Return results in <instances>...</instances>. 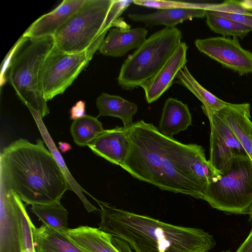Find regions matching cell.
Instances as JSON below:
<instances>
[{"label":"cell","mask_w":252,"mask_h":252,"mask_svg":"<svg viewBox=\"0 0 252 252\" xmlns=\"http://www.w3.org/2000/svg\"><path fill=\"white\" fill-rule=\"evenodd\" d=\"M35 252H83L66 236L44 225L32 230Z\"/></svg>","instance_id":"cell-21"},{"label":"cell","mask_w":252,"mask_h":252,"mask_svg":"<svg viewBox=\"0 0 252 252\" xmlns=\"http://www.w3.org/2000/svg\"><path fill=\"white\" fill-rule=\"evenodd\" d=\"M104 130L97 117L89 115L74 120L70 126L74 142L79 146H88Z\"/></svg>","instance_id":"cell-25"},{"label":"cell","mask_w":252,"mask_h":252,"mask_svg":"<svg viewBox=\"0 0 252 252\" xmlns=\"http://www.w3.org/2000/svg\"><path fill=\"white\" fill-rule=\"evenodd\" d=\"M94 54L88 49L75 54L66 53L55 45L40 66L39 83L45 100L62 94L87 66Z\"/></svg>","instance_id":"cell-8"},{"label":"cell","mask_w":252,"mask_h":252,"mask_svg":"<svg viewBox=\"0 0 252 252\" xmlns=\"http://www.w3.org/2000/svg\"><path fill=\"white\" fill-rule=\"evenodd\" d=\"M65 234L83 252H134L126 242L99 228L80 226Z\"/></svg>","instance_id":"cell-12"},{"label":"cell","mask_w":252,"mask_h":252,"mask_svg":"<svg viewBox=\"0 0 252 252\" xmlns=\"http://www.w3.org/2000/svg\"><path fill=\"white\" fill-rule=\"evenodd\" d=\"M16 194L0 175V252H25Z\"/></svg>","instance_id":"cell-11"},{"label":"cell","mask_w":252,"mask_h":252,"mask_svg":"<svg viewBox=\"0 0 252 252\" xmlns=\"http://www.w3.org/2000/svg\"><path fill=\"white\" fill-rule=\"evenodd\" d=\"M194 43L200 52L240 75L252 73V52L242 48L237 37L197 39Z\"/></svg>","instance_id":"cell-10"},{"label":"cell","mask_w":252,"mask_h":252,"mask_svg":"<svg viewBox=\"0 0 252 252\" xmlns=\"http://www.w3.org/2000/svg\"><path fill=\"white\" fill-rule=\"evenodd\" d=\"M133 1L125 0H114L98 37L101 35L105 36L108 29L111 27L114 26L115 23L118 20L120 16L133 3Z\"/></svg>","instance_id":"cell-27"},{"label":"cell","mask_w":252,"mask_h":252,"mask_svg":"<svg viewBox=\"0 0 252 252\" xmlns=\"http://www.w3.org/2000/svg\"><path fill=\"white\" fill-rule=\"evenodd\" d=\"M206 12L199 9L170 8L158 9L150 13H130L127 16L131 21L143 23L148 27L164 25L167 28H175L185 21L206 17Z\"/></svg>","instance_id":"cell-18"},{"label":"cell","mask_w":252,"mask_h":252,"mask_svg":"<svg viewBox=\"0 0 252 252\" xmlns=\"http://www.w3.org/2000/svg\"><path fill=\"white\" fill-rule=\"evenodd\" d=\"M59 148L62 153H66L71 149V145L66 142H59Z\"/></svg>","instance_id":"cell-31"},{"label":"cell","mask_w":252,"mask_h":252,"mask_svg":"<svg viewBox=\"0 0 252 252\" xmlns=\"http://www.w3.org/2000/svg\"><path fill=\"white\" fill-rule=\"evenodd\" d=\"M96 105L99 111L97 118L100 116L119 118L125 127H130L133 124V116L138 110L135 103L119 95L104 93L97 98Z\"/></svg>","instance_id":"cell-22"},{"label":"cell","mask_w":252,"mask_h":252,"mask_svg":"<svg viewBox=\"0 0 252 252\" xmlns=\"http://www.w3.org/2000/svg\"><path fill=\"white\" fill-rule=\"evenodd\" d=\"M147 30L143 28L130 29L127 25L112 28L99 48L104 56L120 57L138 48L146 39Z\"/></svg>","instance_id":"cell-15"},{"label":"cell","mask_w":252,"mask_h":252,"mask_svg":"<svg viewBox=\"0 0 252 252\" xmlns=\"http://www.w3.org/2000/svg\"><path fill=\"white\" fill-rule=\"evenodd\" d=\"M25 252H35L34 249H26L25 250Z\"/></svg>","instance_id":"cell-33"},{"label":"cell","mask_w":252,"mask_h":252,"mask_svg":"<svg viewBox=\"0 0 252 252\" xmlns=\"http://www.w3.org/2000/svg\"><path fill=\"white\" fill-rule=\"evenodd\" d=\"M55 45L54 36L31 37L22 35L1 65V85L7 79L17 95L43 118L49 113L47 101L39 83V71L47 55Z\"/></svg>","instance_id":"cell-4"},{"label":"cell","mask_w":252,"mask_h":252,"mask_svg":"<svg viewBox=\"0 0 252 252\" xmlns=\"http://www.w3.org/2000/svg\"><path fill=\"white\" fill-rule=\"evenodd\" d=\"M177 28L165 27L152 34L124 62L118 77L122 89L142 87L164 65L182 42Z\"/></svg>","instance_id":"cell-5"},{"label":"cell","mask_w":252,"mask_h":252,"mask_svg":"<svg viewBox=\"0 0 252 252\" xmlns=\"http://www.w3.org/2000/svg\"><path fill=\"white\" fill-rule=\"evenodd\" d=\"M177 82L190 91L202 103L204 108L217 112L228 105L225 102L211 93L201 86L189 72L185 65L178 73Z\"/></svg>","instance_id":"cell-23"},{"label":"cell","mask_w":252,"mask_h":252,"mask_svg":"<svg viewBox=\"0 0 252 252\" xmlns=\"http://www.w3.org/2000/svg\"><path fill=\"white\" fill-rule=\"evenodd\" d=\"M86 0H63L52 11L36 20L23 34L31 37L54 36L58 29L76 12Z\"/></svg>","instance_id":"cell-16"},{"label":"cell","mask_w":252,"mask_h":252,"mask_svg":"<svg viewBox=\"0 0 252 252\" xmlns=\"http://www.w3.org/2000/svg\"><path fill=\"white\" fill-rule=\"evenodd\" d=\"M217 112L230 127L252 160V121L250 104L229 103Z\"/></svg>","instance_id":"cell-17"},{"label":"cell","mask_w":252,"mask_h":252,"mask_svg":"<svg viewBox=\"0 0 252 252\" xmlns=\"http://www.w3.org/2000/svg\"><path fill=\"white\" fill-rule=\"evenodd\" d=\"M236 252H252V228L247 238Z\"/></svg>","instance_id":"cell-30"},{"label":"cell","mask_w":252,"mask_h":252,"mask_svg":"<svg viewBox=\"0 0 252 252\" xmlns=\"http://www.w3.org/2000/svg\"><path fill=\"white\" fill-rule=\"evenodd\" d=\"M44 143L40 139L34 144L20 138L0 154V175L26 204L60 201L66 190H72Z\"/></svg>","instance_id":"cell-3"},{"label":"cell","mask_w":252,"mask_h":252,"mask_svg":"<svg viewBox=\"0 0 252 252\" xmlns=\"http://www.w3.org/2000/svg\"><path fill=\"white\" fill-rule=\"evenodd\" d=\"M208 13L230 19L252 29V14L206 10Z\"/></svg>","instance_id":"cell-28"},{"label":"cell","mask_w":252,"mask_h":252,"mask_svg":"<svg viewBox=\"0 0 252 252\" xmlns=\"http://www.w3.org/2000/svg\"><path fill=\"white\" fill-rule=\"evenodd\" d=\"M222 252H229V251H223Z\"/></svg>","instance_id":"cell-34"},{"label":"cell","mask_w":252,"mask_h":252,"mask_svg":"<svg viewBox=\"0 0 252 252\" xmlns=\"http://www.w3.org/2000/svg\"><path fill=\"white\" fill-rule=\"evenodd\" d=\"M191 121L188 105L177 98L170 97L164 103L158 130L163 135L173 138L174 134L187 129Z\"/></svg>","instance_id":"cell-19"},{"label":"cell","mask_w":252,"mask_h":252,"mask_svg":"<svg viewBox=\"0 0 252 252\" xmlns=\"http://www.w3.org/2000/svg\"><path fill=\"white\" fill-rule=\"evenodd\" d=\"M129 127L116 126L104 130L88 146L96 155L121 166L130 150Z\"/></svg>","instance_id":"cell-13"},{"label":"cell","mask_w":252,"mask_h":252,"mask_svg":"<svg viewBox=\"0 0 252 252\" xmlns=\"http://www.w3.org/2000/svg\"><path fill=\"white\" fill-rule=\"evenodd\" d=\"M206 22L213 32L223 36H232L243 38L252 29L230 19L206 12Z\"/></svg>","instance_id":"cell-26"},{"label":"cell","mask_w":252,"mask_h":252,"mask_svg":"<svg viewBox=\"0 0 252 252\" xmlns=\"http://www.w3.org/2000/svg\"><path fill=\"white\" fill-rule=\"evenodd\" d=\"M114 0H86L58 29L55 45L69 54L87 50L99 36Z\"/></svg>","instance_id":"cell-7"},{"label":"cell","mask_w":252,"mask_h":252,"mask_svg":"<svg viewBox=\"0 0 252 252\" xmlns=\"http://www.w3.org/2000/svg\"><path fill=\"white\" fill-rule=\"evenodd\" d=\"M187 50L186 43L181 42L161 69L141 87L148 103L158 100L170 87L179 71L186 65Z\"/></svg>","instance_id":"cell-14"},{"label":"cell","mask_w":252,"mask_h":252,"mask_svg":"<svg viewBox=\"0 0 252 252\" xmlns=\"http://www.w3.org/2000/svg\"><path fill=\"white\" fill-rule=\"evenodd\" d=\"M70 119L75 120L84 116L85 114V102L83 100L78 101L70 111Z\"/></svg>","instance_id":"cell-29"},{"label":"cell","mask_w":252,"mask_h":252,"mask_svg":"<svg viewBox=\"0 0 252 252\" xmlns=\"http://www.w3.org/2000/svg\"><path fill=\"white\" fill-rule=\"evenodd\" d=\"M213 208L229 214H248L252 205V160L234 158L208 184L202 196Z\"/></svg>","instance_id":"cell-6"},{"label":"cell","mask_w":252,"mask_h":252,"mask_svg":"<svg viewBox=\"0 0 252 252\" xmlns=\"http://www.w3.org/2000/svg\"><path fill=\"white\" fill-rule=\"evenodd\" d=\"M26 105L30 110L34 119L44 143L52 154L58 165L64 175L72 191L74 192L79 197L88 212L90 213L98 210L96 207L89 202L84 195L83 192L88 194L93 198H94V197L90 195V193L84 189L83 188L79 185L69 172L63 158L50 136L40 114L30 105L27 104Z\"/></svg>","instance_id":"cell-20"},{"label":"cell","mask_w":252,"mask_h":252,"mask_svg":"<svg viewBox=\"0 0 252 252\" xmlns=\"http://www.w3.org/2000/svg\"><path fill=\"white\" fill-rule=\"evenodd\" d=\"M201 108L210 125L209 160L220 173L234 158L247 154L235 134L218 113L202 106Z\"/></svg>","instance_id":"cell-9"},{"label":"cell","mask_w":252,"mask_h":252,"mask_svg":"<svg viewBox=\"0 0 252 252\" xmlns=\"http://www.w3.org/2000/svg\"><path fill=\"white\" fill-rule=\"evenodd\" d=\"M99 228L126 242L134 252H208L216 242L202 229L175 225L95 200Z\"/></svg>","instance_id":"cell-2"},{"label":"cell","mask_w":252,"mask_h":252,"mask_svg":"<svg viewBox=\"0 0 252 252\" xmlns=\"http://www.w3.org/2000/svg\"><path fill=\"white\" fill-rule=\"evenodd\" d=\"M130 148L120 166L132 177L161 190L202 199L219 172L196 144H183L141 120L129 127Z\"/></svg>","instance_id":"cell-1"},{"label":"cell","mask_w":252,"mask_h":252,"mask_svg":"<svg viewBox=\"0 0 252 252\" xmlns=\"http://www.w3.org/2000/svg\"><path fill=\"white\" fill-rule=\"evenodd\" d=\"M248 214L249 215L250 220H251L252 223V205H251Z\"/></svg>","instance_id":"cell-32"},{"label":"cell","mask_w":252,"mask_h":252,"mask_svg":"<svg viewBox=\"0 0 252 252\" xmlns=\"http://www.w3.org/2000/svg\"><path fill=\"white\" fill-rule=\"evenodd\" d=\"M31 209L43 224L47 227L63 234H65L69 229L67 222L68 212L60 201L45 204H33Z\"/></svg>","instance_id":"cell-24"}]
</instances>
